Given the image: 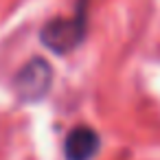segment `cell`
Listing matches in <instances>:
<instances>
[{"instance_id":"6da1fadb","label":"cell","mask_w":160,"mask_h":160,"mask_svg":"<svg viewBox=\"0 0 160 160\" xmlns=\"http://www.w3.org/2000/svg\"><path fill=\"white\" fill-rule=\"evenodd\" d=\"M86 2L88 0H79L77 16H72V18H55V20L44 24L40 38H42V44L48 51H53L57 55H64V53H68V51H72L75 46L81 44V40L86 38V29H88Z\"/></svg>"},{"instance_id":"7a4b0ae2","label":"cell","mask_w":160,"mask_h":160,"mask_svg":"<svg viewBox=\"0 0 160 160\" xmlns=\"http://www.w3.org/2000/svg\"><path fill=\"white\" fill-rule=\"evenodd\" d=\"M51 86H53V68L42 57L29 59L13 79V90H16L18 99L24 103L44 99L48 94Z\"/></svg>"},{"instance_id":"3957f363","label":"cell","mask_w":160,"mask_h":160,"mask_svg":"<svg viewBox=\"0 0 160 160\" xmlns=\"http://www.w3.org/2000/svg\"><path fill=\"white\" fill-rule=\"evenodd\" d=\"M64 151L68 160H92L99 151V134L88 125H79L68 132Z\"/></svg>"}]
</instances>
